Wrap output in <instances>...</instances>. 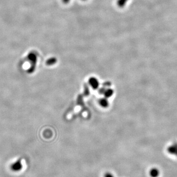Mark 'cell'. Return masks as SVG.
<instances>
[{
    "label": "cell",
    "mask_w": 177,
    "mask_h": 177,
    "mask_svg": "<svg viewBox=\"0 0 177 177\" xmlns=\"http://www.w3.org/2000/svg\"><path fill=\"white\" fill-rule=\"evenodd\" d=\"M27 59L30 62V67L27 70V73L29 74H31L34 73L36 68V64L37 62V55L34 52L29 53Z\"/></svg>",
    "instance_id": "cell-1"
},
{
    "label": "cell",
    "mask_w": 177,
    "mask_h": 177,
    "mask_svg": "<svg viewBox=\"0 0 177 177\" xmlns=\"http://www.w3.org/2000/svg\"><path fill=\"white\" fill-rule=\"evenodd\" d=\"M10 169L12 171L14 172H20L23 168V165L22 164V160L21 159H19L12 163L10 165Z\"/></svg>",
    "instance_id": "cell-2"
},
{
    "label": "cell",
    "mask_w": 177,
    "mask_h": 177,
    "mask_svg": "<svg viewBox=\"0 0 177 177\" xmlns=\"http://www.w3.org/2000/svg\"><path fill=\"white\" fill-rule=\"evenodd\" d=\"M89 84L94 89H97L99 87V82L96 78L91 77L89 80Z\"/></svg>",
    "instance_id": "cell-3"
},
{
    "label": "cell",
    "mask_w": 177,
    "mask_h": 177,
    "mask_svg": "<svg viewBox=\"0 0 177 177\" xmlns=\"http://www.w3.org/2000/svg\"><path fill=\"white\" fill-rule=\"evenodd\" d=\"M168 151L169 153L177 155V145L175 143H174L173 146H171L168 147Z\"/></svg>",
    "instance_id": "cell-4"
},
{
    "label": "cell",
    "mask_w": 177,
    "mask_h": 177,
    "mask_svg": "<svg viewBox=\"0 0 177 177\" xmlns=\"http://www.w3.org/2000/svg\"><path fill=\"white\" fill-rule=\"evenodd\" d=\"M57 61V60L56 58H50L46 61V64L47 66H52V65H53L55 64H56Z\"/></svg>",
    "instance_id": "cell-5"
},
{
    "label": "cell",
    "mask_w": 177,
    "mask_h": 177,
    "mask_svg": "<svg viewBox=\"0 0 177 177\" xmlns=\"http://www.w3.org/2000/svg\"><path fill=\"white\" fill-rule=\"evenodd\" d=\"M99 103H100V105L102 107H108V100L105 98L100 99V101H99Z\"/></svg>",
    "instance_id": "cell-6"
},
{
    "label": "cell",
    "mask_w": 177,
    "mask_h": 177,
    "mask_svg": "<svg viewBox=\"0 0 177 177\" xmlns=\"http://www.w3.org/2000/svg\"><path fill=\"white\" fill-rule=\"evenodd\" d=\"M113 90L111 89H108L105 90L104 94L105 97L106 98H110L113 95Z\"/></svg>",
    "instance_id": "cell-7"
},
{
    "label": "cell",
    "mask_w": 177,
    "mask_h": 177,
    "mask_svg": "<svg viewBox=\"0 0 177 177\" xmlns=\"http://www.w3.org/2000/svg\"><path fill=\"white\" fill-rule=\"evenodd\" d=\"M128 1V0H118L117 4L120 7H123L126 5Z\"/></svg>",
    "instance_id": "cell-8"
},
{
    "label": "cell",
    "mask_w": 177,
    "mask_h": 177,
    "mask_svg": "<svg viewBox=\"0 0 177 177\" xmlns=\"http://www.w3.org/2000/svg\"><path fill=\"white\" fill-rule=\"evenodd\" d=\"M104 177H115L110 172H106L104 175Z\"/></svg>",
    "instance_id": "cell-9"
},
{
    "label": "cell",
    "mask_w": 177,
    "mask_h": 177,
    "mask_svg": "<svg viewBox=\"0 0 177 177\" xmlns=\"http://www.w3.org/2000/svg\"><path fill=\"white\" fill-rule=\"evenodd\" d=\"M105 90H106L104 88H102L99 90V91L98 92H99V93L100 94H103L104 93Z\"/></svg>",
    "instance_id": "cell-10"
},
{
    "label": "cell",
    "mask_w": 177,
    "mask_h": 177,
    "mask_svg": "<svg viewBox=\"0 0 177 177\" xmlns=\"http://www.w3.org/2000/svg\"><path fill=\"white\" fill-rule=\"evenodd\" d=\"M103 86L104 87H109V86H111V83L110 82H105L104 84H103Z\"/></svg>",
    "instance_id": "cell-11"
},
{
    "label": "cell",
    "mask_w": 177,
    "mask_h": 177,
    "mask_svg": "<svg viewBox=\"0 0 177 177\" xmlns=\"http://www.w3.org/2000/svg\"><path fill=\"white\" fill-rule=\"evenodd\" d=\"M87 87L86 86V89H85V93L86 95H88L89 93V89H88V87Z\"/></svg>",
    "instance_id": "cell-12"
},
{
    "label": "cell",
    "mask_w": 177,
    "mask_h": 177,
    "mask_svg": "<svg viewBox=\"0 0 177 177\" xmlns=\"http://www.w3.org/2000/svg\"><path fill=\"white\" fill-rule=\"evenodd\" d=\"M70 1L71 0H62V2L64 3H69Z\"/></svg>",
    "instance_id": "cell-13"
},
{
    "label": "cell",
    "mask_w": 177,
    "mask_h": 177,
    "mask_svg": "<svg viewBox=\"0 0 177 177\" xmlns=\"http://www.w3.org/2000/svg\"><path fill=\"white\" fill-rule=\"evenodd\" d=\"M176 144H177V143H175Z\"/></svg>",
    "instance_id": "cell-14"
},
{
    "label": "cell",
    "mask_w": 177,
    "mask_h": 177,
    "mask_svg": "<svg viewBox=\"0 0 177 177\" xmlns=\"http://www.w3.org/2000/svg\"><path fill=\"white\" fill-rule=\"evenodd\" d=\"M83 1H85V0H83Z\"/></svg>",
    "instance_id": "cell-15"
}]
</instances>
